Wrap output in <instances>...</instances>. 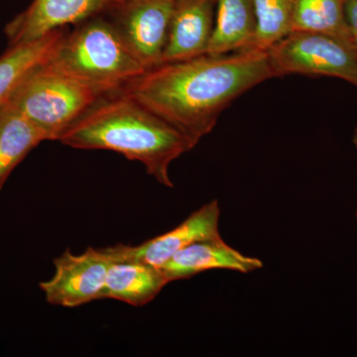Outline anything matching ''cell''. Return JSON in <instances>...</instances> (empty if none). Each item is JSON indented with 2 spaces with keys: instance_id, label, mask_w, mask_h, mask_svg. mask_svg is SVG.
Here are the masks:
<instances>
[{
  "instance_id": "obj_5",
  "label": "cell",
  "mask_w": 357,
  "mask_h": 357,
  "mask_svg": "<svg viewBox=\"0 0 357 357\" xmlns=\"http://www.w3.org/2000/svg\"><path fill=\"white\" fill-rule=\"evenodd\" d=\"M279 77L300 74L344 79L357 86V56L347 42L314 32H291L268 50Z\"/></svg>"
},
{
  "instance_id": "obj_12",
  "label": "cell",
  "mask_w": 357,
  "mask_h": 357,
  "mask_svg": "<svg viewBox=\"0 0 357 357\" xmlns=\"http://www.w3.org/2000/svg\"><path fill=\"white\" fill-rule=\"evenodd\" d=\"M167 284L161 268L137 260L114 259L107 271L102 299L143 307L152 302Z\"/></svg>"
},
{
  "instance_id": "obj_3",
  "label": "cell",
  "mask_w": 357,
  "mask_h": 357,
  "mask_svg": "<svg viewBox=\"0 0 357 357\" xmlns=\"http://www.w3.org/2000/svg\"><path fill=\"white\" fill-rule=\"evenodd\" d=\"M50 63L103 95L119 91L147 70L116 24L100 15L65 34Z\"/></svg>"
},
{
  "instance_id": "obj_4",
  "label": "cell",
  "mask_w": 357,
  "mask_h": 357,
  "mask_svg": "<svg viewBox=\"0 0 357 357\" xmlns=\"http://www.w3.org/2000/svg\"><path fill=\"white\" fill-rule=\"evenodd\" d=\"M105 96L48 61L25 77L7 102L53 141Z\"/></svg>"
},
{
  "instance_id": "obj_8",
  "label": "cell",
  "mask_w": 357,
  "mask_h": 357,
  "mask_svg": "<svg viewBox=\"0 0 357 357\" xmlns=\"http://www.w3.org/2000/svg\"><path fill=\"white\" fill-rule=\"evenodd\" d=\"M122 0H33L6 27L9 46L43 38L52 32L77 25L105 10L114 9Z\"/></svg>"
},
{
  "instance_id": "obj_10",
  "label": "cell",
  "mask_w": 357,
  "mask_h": 357,
  "mask_svg": "<svg viewBox=\"0 0 357 357\" xmlns=\"http://www.w3.org/2000/svg\"><path fill=\"white\" fill-rule=\"evenodd\" d=\"M217 0H176L160 64L204 55L215 26Z\"/></svg>"
},
{
  "instance_id": "obj_11",
  "label": "cell",
  "mask_w": 357,
  "mask_h": 357,
  "mask_svg": "<svg viewBox=\"0 0 357 357\" xmlns=\"http://www.w3.org/2000/svg\"><path fill=\"white\" fill-rule=\"evenodd\" d=\"M261 268V260L243 255L225 243L220 236L192 243L178 251L161 269L171 283L192 278L208 270H230L248 274Z\"/></svg>"
},
{
  "instance_id": "obj_14",
  "label": "cell",
  "mask_w": 357,
  "mask_h": 357,
  "mask_svg": "<svg viewBox=\"0 0 357 357\" xmlns=\"http://www.w3.org/2000/svg\"><path fill=\"white\" fill-rule=\"evenodd\" d=\"M44 141H49L46 134L20 110L7 102L0 105V191L16 167Z\"/></svg>"
},
{
  "instance_id": "obj_13",
  "label": "cell",
  "mask_w": 357,
  "mask_h": 357,
  "mask_svg": "<svg viewBox=\"0 0 357 357\" xmlns=\"http://www.w3.org/2000/svg\"><path fill=\"white\" fill-rule=\"evenodd\" d=\"M256 17L252 0H217L215 26L206 55H225L251 48Z\"/></svg>"
},
{
  "instance_id": "obj_18",
  "label": "cell",
  "mask_w": 357,
  "mask_h": 357,
  "mask_svg": "<svg viewBox=\"0 0 357 357\" xmlns=\"http://www.w3.org/2000/svg\"><path fill=\"white\" fill-rule=\"evenodd\" d=\"M344 11L351 47L357 56V0H345Z\"/></svg>"
},
{
  "instance_id": "obj_15",
  "label": "cell",
  "mask_w": 357,
  "mask_h": 357,
  "mask_svg": "<svg viewBox=\"0 0 357 357\" xmlns=\"http://www.w3.org/2000/svg\"><path fill=\"white\" fill-rule=\"evenodd\" d=\"M65 34L60 29L35 41L9 46L0 57V105L9 100L30 73L51 60Z\"/></svg>"
},
{
  "instance_id": "obj_7",
  "label": "cell",
  "mask_w": 357,
  "mask_h": 357,
  "mask_svg": "<svg viewBox=\"0 0 357 357\" xmlns=\"http://www.w3.org/2000/svg\"><path fill=\"white\" fill-rule=\"evenodd\" d=\"M176 0H122L116 24L126 43L146 69L160 64Z\"/></svg>"
},
{
  "instance_id": "obj_9",
  "label": "cell",
  "mask_w": 357,
  "mask_h": 357,
  "mask_svg": "<svg viewBox=\"0 0 357 357\" xmlns=\"http://www.w3.org/2000/svg\"><path fill=\"white\" fill-rule=\"evenodd\" d=\"M220 208L217 199L204 204L178 227L139 245L116 244L107 248L112 260L133 259L162 268L187 246L204 239L220 236Z\"/></svg>"
},
{
  "instance_id": "obj_19",
  "label": "cell",
  "mask_w": 357,
  "mask_h": 357,
  "mask_svg": "<svg viewBox=\"0 0 357 357\" xmlns=\"http://www.w3.org/2000/svg\"><path fill=\"white\" fill-rule=\"evenodd\" d=\"M352 142H354V146H356L357 149V128L356 130H354V137H352Z\"/></svg>"
},
{
  "instance_id": "obj_6",
  "label": "cell",
  "mask_w": 357,
  "mask_h": 357,
  "mask_svg": "<svg viewBox=\"0 0 357 357\" xmlns=\"http://www.w3.org/2000/svg\"><path fill=\"white\" fill-rule=\"evenodd\" d=\"M112 263L107 248H89L81 255L66 250L54 259L55 272L39 287L53 306L77 307L102 299L107 271Z\"/></svg>"
},
{
  "instance_id": "obj_2",
  "label": "cell",
  "mask_w": 357,
  "mask_h": 357,
  "mask_svg": "<svg viewBox=\"0 0 357 357\" xmlns=\"http://www.w3.org/2000/svg\"><path fill=\"white\" fill-rule=\"evenodd\" d=\"M84 150H109L144 165L164 187L173 188L171 164L192 148L173 126L121 91L102 96L59 140Z\"/></svg>"
},
{
  "instance_id": "obj_16",
  "label": "cell",
  "mask_w": 357,
  "mask_h": 357,
  "mask_svg": "<svg viewBox=\"0 0 357 357\" xmlns=\"http://www.w3.org/2000/svg\"><path fill=\"white\" fill-rule=\"evenodd\" d=\"M345 0H294L292 32L331 35L351 45Z\"/></svg>"
},
{
  "instance_id": "obj_1",
  "label": "cell",
  "mask_w": 357,
  "mask_h": 357,
  "mask_svg": "<svg viewBox=\"0 0 357 357\" xmlns=\"http://www.w3.org/2000/svg\"><path fill=\"white\" fill-rule=\"evenodd\" d=\"M276 77L268 51L249 48L163 63L119 91L173 126L195 148L236 98Z\"/></svg>"
},
{
  "instance_id": "obj_17",
  "label": "cell",
  "mask_w": 357,
  "mask_h": 357,
  "mask_svg": "<svg viewBox=\"0 0 357 357\" xmlns=\"http://www.w3.org/2000/svg\"><path fill=\"white\" fill-rule=\"evenodd\" d=\"M256 17L251 48L268 51L292 32L294 0H252Z\"/></svg>"
},
{
  "instance_id": "obj_20",
  "label": "cell",
  "mask_w": 357,
  "mask_h": 357,
  "mask_svg": "<svg viewBox=\"0 0 357 357\" xmlns=\"http://www.w3.org/2000/svg\"><path fill=\"white\" fill-rule=\"evenodd\" d=\"M356 220H357V208H356Z\"/></svg>"
}]
</instances>
